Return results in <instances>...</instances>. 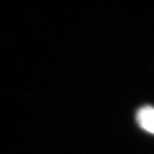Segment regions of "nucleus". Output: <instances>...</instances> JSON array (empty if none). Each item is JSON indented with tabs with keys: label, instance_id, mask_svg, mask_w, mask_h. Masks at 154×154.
I'll list each match as a JSON object with an SVG mask.
<instances>
[{
	"label": "nucleus",
	"instance_id": "1",
	"mask_svg": "<svg viewBox=\"0 0 154 154\" xmlns=\"http://www.w3.org/2000/svg\"><path fill=\"white\" fill-rule=\"evenodd\" d=\"M137 121L139 125L149 133L154 134V108L143 107L137 113Z\"/></svg>",
	"mask_w": 154,
	"mask_h": 154
}]
</instances>
